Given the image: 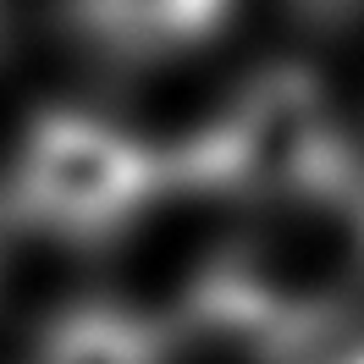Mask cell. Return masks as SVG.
Wrapping results in <instances>:
<instances>
[{
	"mask_svg": "<svg viewBox=\"0 0 364 364\" xmlns=\"http://www.w3.org/2000/svg\"><path fill=\"white\" fill-rule=\"evenodd\" d=\"M171 326L116 298L67 304L33 342V364H171Z\"/></svg>",
	"mask_w": 364,
	"mask_h": 364,
	"instance_id": "cell-4",
	"label": "cell"
},
{
	"mask_svg": "<svg viewBox=\"0 0 364 364\" xmlns=\"http://www.w3.org/2000/svg\"><path fill=\"white\" fill-rule=\"evenodd\" d=\"M243 0H61L72 45L105 67H166L215 45Z\"/></svg>",
	"mask_w": 364,
	"mask_h": 364,
	"instance_id": "cell-3",
	"label": "cell"
},
{
	"mask_svg": "<svg viewBox=\"0 0 364 364\" xmlns=\"http://www.w3.org/2000/svg\"><path fill=\"white\" fill-rule=\"evenodd\" d=\"M326 364H364V342H359V348H342V353H331Z\"/></svg>",
	"mask_w": 364,
	"mask_h": 364,
	"instance_id": "cell-5",
	"label": "cell"
},
{
	"mask_svg": "<svg viewBox=\"0 0 364 364\" xmlns=\"http://www.w3.org/2000/svg\"><path fill=\"white\" fill-rule=\"evenodd\" d=\"M171 193V155L160 144L111 116L50 105L23 127L6 160L0 215L50 243L100 249L133 232Z\"/></svg>",
	"mask_w": 364,
	"mask_h": 364,
	"instance_id": "cell-1",
	"label": "cell"
},
{
	"mask_svg": "<svg viewBox=\"0 0 364 364\" xmlns=\"http://www.w3.org/2000/svg\"><path fill=\"white\" fill-rule=\"evenodd\" d=\"M0 33H6V11H0Z\"/></svg>",
	"mask_w": 364,
	"mask_h": 364,
	"instance_id": "cell-6",
	"label": "cell"
},
{
	"mask_svg": "<svg viewBox=\"0 0 364 364\" xmlns=\"http://www.w3.org/2000/svg\"><path fill=\"white\" fill-rule=\"evenodd\" d=\"M177 193H221L237 205H309L337 193L353 144L331 94L293 67L254 72L205 127L171 144Z\"/></svg>",
	"mask_w": 364,
	"mask_h": 364,
	"instance_id": "cell-2",
	"label": "cell"
}]
</instances>
